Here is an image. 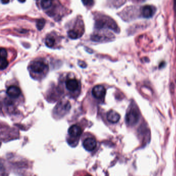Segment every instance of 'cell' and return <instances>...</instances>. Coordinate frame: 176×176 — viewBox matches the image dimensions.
Instances as JSON below:
<instances>
[{"instance_id":"5","label":"cell","mask_w":176,"mask_h":176,"mask_svg":"<svg viewBox=\"0 0 176 176\" xmlns=\"http://www.w3.org/2000/svg\"><path fill=\"white\" fill-rule=\"evenodd\" d=\"M106 94L105 88L101 85H97L92 90V94L97 99H102Z\"/></svg>"},{"instance_id":"19","label":"cell","mask_w":176,"mask_h":176,"mask_svg":"<svg viewBox=\"0 0 176 176\" xmlns=\"http://www.w3.org/2000/svg\"><path fill=\"white\" fill-rule=\"evenodd\" d=\"M79 66L81 67H82V68H85L86 67V64L84 63V62H83V61H79Z\"/></svg>"},{"instance_id":"6","label":"cell","mask_w":176,"mask_h":176,"mask_svg":"<svg viewBox=\"0 0 176 176\" xmlns=\"http://www.w3.org/2000/svg\"><path fill=\"white\" fill-rule=\"evenodd\" d=\"M68 134L71 138H79L82 133V128L78 125H74L71 126L68 129Z\"/></svg>"},{"instance_id":"23","label":"cell","mask_w":176,"mask_h":176,"mask_svg":"<svg viewBox=\"0 0 176 176\" xmlns=\"http://www.w3.org/2000/svg\"><path fill=\"white\" fill-rule=\"evenodd\" d=\"M83 176H92V175H90V174H89V173H86V174H84L83 175Z\"/></svg>"},{"instance_id":"11","label":"cell","mask_w":176,"mask_h":176,"mask_svg":"<svg viewBox=\"0 0 176 176\" xmlns=\"http://www.w3.org/2000/svg\"><path fill=\"white\" fill-rule=\"evenodd\" d=\"M52 5V0H41V6L44 9L50 8Z\"/></svg>"},{"instance_id":"16","label":"cell","mask_w":176,"mask_h":176,"mask_svg":"<svg viewBox=\"0 0 176 176\" xmlns=\"http://www.w3.org/2000/svg\"><path fill=\"white\" fill-rule=\"evenodd\" d=\"M82 2L85 6H91L94 4V0H82Z\"/></svg>"},{"instance_id":"21","label":"cell","mask_w":176,"mask_h":176,"mask_svg":"<svg viewBox=\"0 0 176 176\" xmlns=\"http://www.w3.org/2000/svg\"><path fill=\"white\" fill-rule=\"evenodd\" d=\"M173 9L174 12L176 13V0H173Z\"/></svg>"},{"instance_id":"15","label":"cell","mask_w":176,"mask_h":176,"mask_svg":"<svg viewBox=\"0 0 176 176\" xmlns=\"http://www.w3.org/2000/svg\"><path fill=\"white\" fill-rule=\"evenodd\" d=\"M8 66V62L6 58H0V68L1 70H3L6 69Z\"/></svg>"},{"instance_id":"13","label":"cell","mask_w":176,"mask_h":176,"mask_svg":"<svg viewBox=\"0 0 176 176\" xmlns=\"http://www.w3.org/2000/svg\"><path fill=\"white\" fill-rule=\"evenodd\" d=\"M55 39L52 37H48L46 39V45L49 47H52L54 45Z\"/></svg>"},{"instance_id":"8","label":"cell","mask_w":176,"mask_h":176,"mask_svg":"<svg viewBox=\"0 0 176 176\" xmlns=\"http://www.w3.org/2000/svg\"><path fill=\"white\" fill-rule=\"evenodd\" d=\"M79 87V81L75 78L68 79L66 82V87L70 92H74L78 90Z\"/></svg>"},{"instance_id":"18","label":"cell","mask_w":176,"mask_h":176,"mask_svg":"<svg viewBox=\"0 0 176 176\" xmlns=\"http://www.w3.org/2000/svg\"><path fill=\"white\" fill-rule=\"evenodd\" d=\"M101 38V37L98 35H95L91 36V39L92 40L94 41H99Z\"/></svg>"},{"instance_id":"20","label":"cell","mask_w":176,"mask_h":176,"mask_svg":"<svg viewBox=\"0 0 176 176\" xmlns=\"http://www.w3.org/2000/svg\"><path fill=\"white\" fill-rule=\"evenodd\" d=\"M1 2L3 4H6L9 2V0H1Z\"/></svg>"},{"instance_id":"7","label":"cell","mask_w":176,"mask_h":176,"mask_svg":"<svg viewBox=\"0 0 176 176\" xmlns=\"http://www.w3.org/2000/svg\"><path fill=\"white\" fill-rule=\"evenodd\" d=\"M140 13L144 18H151L155 13V8L150 5L144 6L140 8Z\"/></svg>"},{"instance_id":"22","label":"cell","mask_w":176,"mask_h":176,"mask_svg":"<svg viewBox=\"0 0 176 176\" xmlns=\"http://www.w3.org/2000/svg\"><path fill=\"white\" fill-rule=\"evenodd\" d=\"M18 1L20 2H21V3H24V2H25L26 0H18Z\"/></svg>"},{"instance_id":"1","label":"cell","mask_w":176,"mask_h":176,"mask_svg":"<svg viewBox=\"0 0 176 176\" xmlns=\"http://www.w3.org/2000/svg\"><path fill=\"white\" fill-rule=\"evenodd\" d=\"M140 119V112L135 105H131L127 112L126 122L128 125L133 126L137 124Z\"/></svg>"},{"instance_id":"10","label":"cell","mask_w":176,"mask_h":176,"mask_svg":"<svg viewBox=\"0 0 176 176\" xmlns=\"http://www.w3.org/2000/svg\"><path fill=\"white\" fill-rule=\"evenodd\" d=\"M120 118L119 114L114 110L110 111L107 114V119L109 122L112 123H117Z\"/></svg>"},{"instance_id":"14","label":"cell","mask_w":176,"mask_h":176,"mask_svg":"<svg viewBox=\"0 0 176 176\" xmlns=\"http://www.w3.org/2000/svg\"><path fill=\"white\" fill-rule=\"evenodd\" d=\"M68 36L71 39H77L79 37L78 33L75 30H70L68 31Z\"/></svg>"},{"instance_id":"4","label":"cell","mask_w":176,"mask_h":176,"mask_svg":"<svg viewBox=\"0 0 176 176\" xmlns=\"http://www.w3.org/2000/svg\"><path fill=\"white\" fill-rule=\"evenodd\" d=\"M97 141L92 137H89L85 139L83 142V146L85 150L88 151L94 150L97 147Z\"/></svg>"},{"instance_id":"3","label":"cell","mask_w":176,"mask_h":176,"mask_svg":"<svg viewBox=\"0 0 176 176\" xmlns=\"http://www.w3.org/2000/svg\"><path fill=\"white\" fill-rule=\"evenodd\" d=\"M29 68L31 71L37 74H41L48 70V66L44 61L40 60H35L32 62Z\"/></svg>"},{"instance_id":"12","label":"cell","mask_w":176,"mask_h":176,"mask_svg":"<svg viewBox=\"0 0 176 176\" xmlns=\"http://www.w3.org/2000/svg\"><path fill=\"white\" fill-rule=\"evenodd\" d=\"M46 24V21L44 19H39L37 21L36 27L39 30L43 29Z\"/></svg>"},{"instance_id":"9","label":"cell","mask_w":176,"mask_h":176,"mask_svg":"<svg viewBox=\"0 0 176 176\" xmlns=\"http://www.w3.org/2000/svg\"><path fill=\"white\" fill-rule=\"evenodd\" d=\"M6 93L10 97L15 98L21 95V91L19 87L16 86H11L7 89Z\"/></svg>"},{"instance_id":"2","label":"cell","mask_w":176,"mask_h":176,"mask_svg":"<svg viewBox=\"0 0 176 176\" xmlns=\"http://www.w3.org/2000/svg\"><path fill=\"white\" fill-rule=\"evenodd\" d=\"M96 27L97 28H102L104 27H108L116 32L119 31L118 27L114 21L108 17H105L96 21Z\"/></svg>"},{"instance_id":"17","label":"cell","mask_w":176,"mask_h":176,"mask_svg":"<svg viewBox=\"0 0 176 176\" xmlns=\"http://www.w3.org/2000/svg\"><path fill=\"white\" fill-rule=\"evenodd\" d=\"M0 56L1 58H6L7 57V53L6 50L4 48H1V50H0Z\"/></svg>"}]
</instances>
